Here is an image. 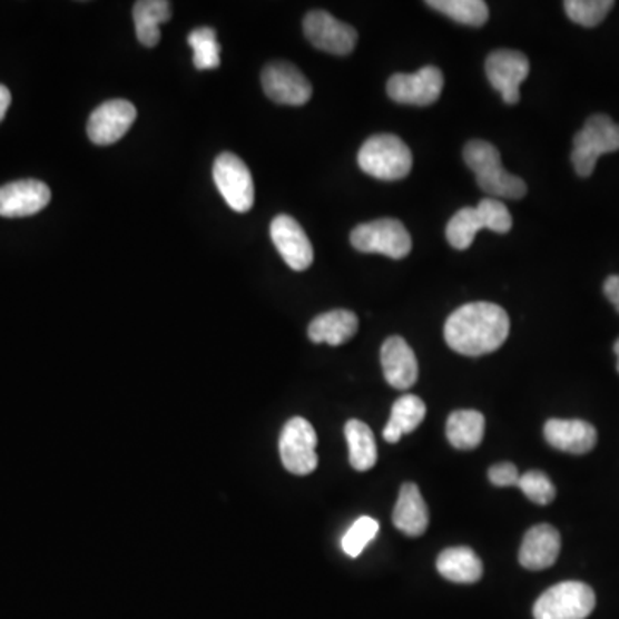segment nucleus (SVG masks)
I'll return each instance as SVG.
<instances>
[{"instance_id": "nucleus-13", "label": "nucleus", "mask_w": 619, "mask_h": 619, "mask_svg": "<svg viewBox=\"0 0 619 619\" xmlns=\"http://www.w3.org/2000/svg\"><path fill=\"white\" fill-rule=\"evenodd\" d=\"M262 87L273 102L281 106H305L312 99V85L292 62H271L262 71Z\"/></svg>"}, {"instance_id": "nucleus-28", "label": "nucleus", "mask_w": 619, "mask_h": 619, "mask_svg": "<svg viewBox=\"0 0 619 619\" xmlns=\"http://www.w3.org/2000/svg\"><path fill=\"white\" fill-rule=\"evenodd\" d=\"M188 43L193 49V62L200 71L217 69L220 66V46L214 28L202 27L188 35Z\"/></svg>"}, {"instance_id": "nucleus-14", "label": "nucleus", "mask_w": 619, "mask_h": 619, "mask_svg": "<svg viewBox=\"0 0 619 619\" xmlns=\"http://www.w3.org/2000/svg\"><path fill=\"white\" fill-rule=\"evenodd\" d=\"M137 121V107L128 100H109L91 112L88 119V138L95 145H112L125 137Z\"/></svg>"}, {"instance_id": "nucleus-15", "label": "nucleus", "mask_w": 619, "mask_h": 619, "mask_svg": "<svg viewBox=\"0 0 619 619\" xmlns=\"http://www.w3.org/2000/svg\"><path fill=\"white\" fill-rule=\"evenodd\" d=\"M271 238L287 267L296 273H302L314 264V246L293 217L286 214L277 216L271 224Z\"/></svg>"}, {"instance_id": "nucleus-33", "label": "nucleus", "mask_w": 619, "mask_h": 619, "mask_svg": "<svg viewBox=\"0 0 619 619\" xmlns=\"http://www.w3.org/2000/svg\"><path fill=\"white\" fill-rule=\"evenodd\" d=\"M605 295L619 314V276H609L605 283Z\"/></svg>"}, {"instance_id": "nucleus-32", "label": "nucleus", "mask_w": 619, "mask_h": 619, "mask_svg": "<svg viewBox=\"0 0 619 619\" xmlns=\"http://www.w3.org/2000/svg\"><path fill=\"white\" fill-rule=\"evenodd\" d=\"M489 480L495 488H513L518 485L520 472L513 463L492 464L489 469Z\"/></svg>"}, {"instance_id": "nucleus-26", "label": "nucleus", "mask_w": 619, "mask_h": 619, "mask_svg": "<svg viewBox=\"0 0 619 619\" xmlns=\"http://www.w3.org/2000/svg\"><path fill=\"white\" fill-rule=\"evenodd\" d=\"M347 448H350V463L358 472L374 469L377 463V444L374 432L362 420H350L344 428Z\"/></svg>"}, {"instance_id": "nucleus-6", "label": "nucleus", "mask_w": 619, "mask_h": 619, "mask_svg": "<svg viewBox=\"0 0 619 619\" xmlns=\"http://www.w3.org/2000/svg\"><path fill=\"white\" fill-rule=\"evenodd\" d=\"M353 248L362 254H381L401 261L412 252V236L397 219H377L352 230Z\"/></svg>"}, {"instance_id": "nucleus-11", "label": "nucleus", "mask_w": 619, "mask_h": 619, "mask_svg": "<svg viewBox=\"0 0 619 619\" xmlns=\"http://www.w3.org/2000/svg\"><path fill=\"white\" fill-rule=\"evenodd\" d=\"M303 31L308 42L322 52L347 56L358 42L355 28L328 14L327 11H312L303 21Z\"/></svg>"}, {"instance_id": "nucleus-21", "label": "nucleus", "mask_w": 619, "mask_h": 619, "mask_svg": "<svg viewBox=\"0 0 619 619\" xmlns=\"http://www.w3.org/2000/svg\"><path fill=\"white\" fill-rule=\"evenodd\" d=\"M358 333V317L350 310H331L308 325V337L314 343L341 346Z\"/></svg>"}, {"instance_id": "nucleus-35", "label": "nucleus", "mask_w": 619, "mask_h": 619, "mask_svg": "<svg viewBox=\"0 0 619 619\" xmlns=\"http://www.w3.org/2000/svg\"><path fill=\"white\" fill-rule=\"evenodd\" d=\"M615 353H616V356H618V366H616V369H618V372H619V340L616 341V343H615Z\"/></svg>"}, {"instance_id": "nucleus-12", "label": "nucleus", "mask_w": 619, "mask_h": 619, "mask_svg": "<svg viewBox=\"0 0 619 619\" xmlns=\"http://www.w3.org/2000/svg\"><path fill=\"white\" fill-rule=\"evenodd\" d=\"M530 72L529 57L511 49L494 50L485 61V75L489 83L501 94L508 106L520 100V87Z\"/></svg>"}, {"instance_id": "nucleus-24", "label": "nucleus", "mask_w": 619, "mask_h": 619, "mask_svg": "<svg viewBox=\"0 0 619 619\" xmlns=\"http://www.w3.org/2000/svg\"><path fill=\"white\" fill-rule=\"evenodd\" d=\"M132 19L141 46L155 47L160 42V24L170 19L167 0H140L132 6Z\"/></svg>"}, {"instance_id": "nucleus-2", "label": "nucleus", "mask_w": 619, "mask_h": 619, "mask_svg": "<svg viewBox=\"0 0 619 619\" xmlns=\"http://www.w3.org/2000/svg\"><path fill=\"white\" fill-rule=\"evenodd\" d=\"M464 163L475 174L476 185L489 197L520 200L527 195V185L510 170L504 169L501 154L489 141L473 140L463 150Z\"/></svg>"}, {"instance_id": "nucleus-18", "label": "nucleus", "mask_w": 619, "mask_h": 619, "mask_svg": "<svg viewBox=\"0 0 619 619\" xmlns=\"http://www.w3.org/2000/svg\"><path fill=\"white\" fill-rule=\"evenodd\" d=\"M561 551V536L548 523L532 527L523 537L520 548V564L530 571L548 570Z\"/></svg>"}, {"instance_id": "nucleus-27", "label": "nucleus", "mask_w": 619, "mask_h": 619, "mask_svg": "<svg viewBox=\"0 0 619 619\" xmlns=\"http://www.w3.org/2000/svg\"><path fill=\"white\" fill-rule=\"evenodd\" d=\"M428 6L466 27L479 28L488 23L489 8L483 0H429Z\"/></svg>"}, {"instance_id": "nucleus-1", "label": "nucleus", "mask_w": 619, "mask_h": 619, "mask_svg": "<svg viewBox=\"0 0 619 619\" xmlns=\"http://www.w3.org/2000/svg\"><path fill=\"white\" fill-rule=\"evenodd\" d=\"M510 336V317L502 306L489 302L469 303L454 310L444 325V340L464 356L494 353Z\"/></svg>"}, {"instance_id": "nucleus-22", "label": "nucleus", "mask_w": 619, "mask_h": 619, "mask_svg": "<svg viewBox=\"0 0 619 619\" xmlns=\"http://www.w3.org/2000/svg\"><path fill=\"white\" fill-rule=\"evenodd\" d=\"M438 571L454 583H475L482 578L479 556L470 548H450L438 558Z\"/></svg>"}, {"instance_id": "nucleus-17", "label": "nucleus", "mask_w": 619, "mask_h": 619, "mask_svg": "<svg viewBox=\"0 0 619 619\" xmlns=\"http://www.w3.org/2000/svg\"><path fill=\"white\" fill-rule=\"evenodd\" d=\"M382 372L385 381L394 390L406 391L416 384L419 362L415 353L401 336H391L384 341L381 350Z\"/></svg>"}, {"instance_id": "nucleus-19", "label": "nucleus", "mask_w": 619, "mask_h": 619, "mask_svg": "<svg viewBox=\"0 0 619 619\" xmlns=\"http://www.w3.org/2000/svg\"><path fill=\"white\" fill-rule=\"evenodd\" d=\"M544 438L554 450L571 454L590 453L597 444L596 428L586 420H548Z\"/></svg>"}, {"instance_id": "nucleus-16", "label": "nucleus", "mask_w": 619, "mask_h": 619, "mask_svg": "<svg viewBox=\"0 0 619 619\" xmlns=\"http://www.w3.org/2000/svg\"><path fill=\"white\" fill-rule=\"evenodd\" d=\"M50 197L49 186L37 179L9 183L0 188V216L9 219L35 216L49 205Z\"/></svg>"}, {"instance_id": "nucleus-30", "label": "nucleus", "mask_w": 619, "mask_h": 619, "mask_svg": "<svg viewBox=\"0 0 619 619\" xmlns=\"http://www.w3.org/2000/svg\"><path fill=\"white\" fill-rule=\"evenodd\" d=\"M379 532V521L371 517H362L350 527L346 536L341 540L343 551L350 558H358L369 542L375 539Z\"/></svg>"}, {"instance_id": "nucleus-5", "label": "nucleus", "mask_w": 619, "mask_h": 619, "mask_svg": "<svg viewBox=\"0 0 619 619\" xmlns=\"http://www.w3.org/2000/svg\"><path fill=\"white\" fill-rule=\"evenodd\" d=\"M618 150L619 125H616L606 114H596L587 119L586 126L577 132L573 150H571V163L580 178H589L601 155Z\"/></svg>"}, {"instance_id": "nucleus-7", "label": "nucleus", "mask_w": 619, "mask_h": 619, "mask_svg": "<svg viewBox=\"0 0 619 619\" xmlns=\"http://www.w3.org/2000/svg\"><path fill=\"white\" fill-rule=\"evenodd\" d=\"M596 609L592 587L582 582H563L546 590L533 606L536 619H587Z\"/></svg>"}, {"instance_id": "nucleus-29", "label": "nucleus", "mask_w": 619, "mask_h": 619, "mask_svg": "<svg viewBox=\"0 0 619 619\" xmlns=\"http://www.w3.org/2000/svg\"><path fill=\"white\" fill-rule=\"evenodd\" d=\"M615 8L612 0H567L564 11L573 23L593 28L605 21L606 16Z\"/></svg>"}, {"instance_id": "nucleus-25", "label": "nucleus", "mask_w": 619, "mask_h": 619, "mask_svg": "<svg viewBox=\"0 0 619 619\" xmlns=\"http://www.w3.org/2000/svg\"><path fill=\"white\" fill-rule=\"evenodd\" d=\"M485 432V419L475 410H458L448 419L446 435L456 450H475Z\"/></svg>"}, {"instance_id": "nucleus-8", "label": "nucleus", "mask_w": 619, "mask_h": 619, "mask_svg": "<svg viewBox=\"0 0 619 619\" xmlns=\"http://www.w3.org/2000/svg\"><path fill=\"white\" fill-rule=\"evenodd\" d=\"M279 454L284 469L293 475L305 476L317 469V434L302 416L286 422L279 438Z\"/></svg>"}, {"instance_id": "nucleus-4", "label": "nucleus", "mask_w": 619, "mask_h": 619, "mask_svg": "<svg viewBox=\"0 0 619 619\" xmlns=\"http://www.w3.org/2000/svg\"><path fill=\"white\" fill-rule=\"evenodd\" d=\"M358 166L363 173L381 181H400L413 167V155L409 145L396 135H374L358 151Z\"/></svg>"}, {"instance_id": "nucleus-3", "label": "nucleus", "mask_w": 619, "mask_h": 619, "mask_svg": "<svg viewBox=\"0 0 619 619\" xmlns=\"http://www.w3.org/2000/svg\"><path fill=\"white\" fill-rule=\"evenodd\" d=\"M513 227V217L507 205L495 198H485L476 207L461 208L446 226V238L456 249H469L476 233L491 229L507 235Z\"/></svg>"}, {"instance_id": "nucleus-34", "label": "nucleus", "mask_w": 619, "mask_h": 619, "mask_svg": "<svg viewBox=\"0 0 619 619\" xmlns=\"http://www.w3.org/2000/svg\"><path fill=\"white\" fill-rule=\"evenodd\" d=\"M9 106H11V91L4 85H0V122L6 118Z\"/></svg>"}, {"instance_id": "nucleus-9", "label": "nucleus", "mask_w": 619, "mask_h": 619, "mask_svg": "<svg viewBox=\"0 0 619 619\" xmlns=\"http://www.w3.org/2000/svg\"><path fill=\"white\" fill-rule=\"evenodd\" d=\"M214 181L226 204L238 214L254 207V178L238 155L220 154L214 164Z\"/></svg>"}, {"instance_id": "nucleus-31", "label": "nucleus", "mask_w": 619, "mask_h": 619, "mask_svg": "<svg viewBox=\"0 0 619 619\" xmlns=\"http://www.w3.org/2000/svg\"><path fill=\"white\" fill-rule=\"evenodd\" d=\"M518 488L530 501L540 504V507L551 504L556 498L554 483L544 472H539V470H530V472L520 475Z\"/></svg>"}, {"instance_id": "nucleus-20", "label": "nucleus", "mask_w": 619, "mask_h": 619, "mask_svg": "<svg viewBox=\"0 0 619 619\" xmlns=\"http://www.w3.org/2000/svg\"><path fill=\"white\" fill-rule=\"evenodd\" d=\"M393 523L400 532L409 537H420L428 532L429 510L416 483H403L394 507Z\"/></svg>"}, {"instance_id": "nucleus-10", "label": "nucleus", "mask_w": 619, "mask_h": 619, "mask_svg": "<svg viewBox=\"0 0 619 619\" xmlns=\"http://www.w3.org/2000/svg\"><path fill=\"white\" fill-rule=\"evenodd\" d=\"M444 76L435 66H425L413 75L397 72L387 81V95L404 106H432L441 99Z\"/></svg>"}, {"instance_id": "nucleus-23", "label": "nucleus", "mask_w": 619, "mask_h": 619, "mask_svg": "<svg viewBox=\"0 0 619 619\" xmlns=\"http://www.w3.org/2000/svg\"><path fill=\"white\" fill-rule=\"evenodd\" d=\"M425 415H428L425 403L419 396L404 394L393 404L390 422L384 429L385 441L396 444L404 434H410L419 429Z\"/></svg>"}]
</instances>
